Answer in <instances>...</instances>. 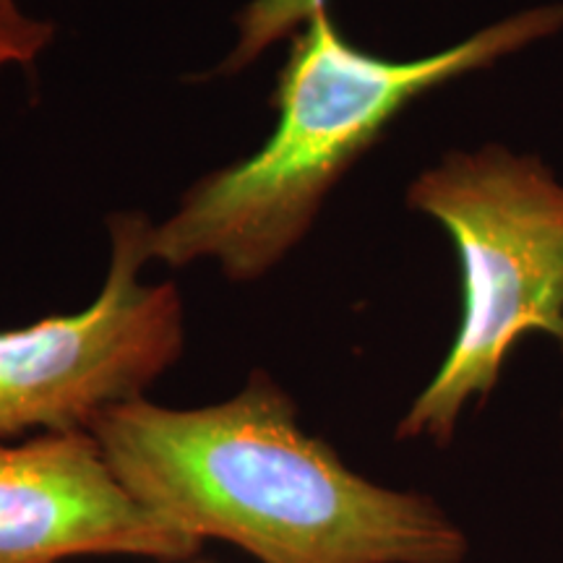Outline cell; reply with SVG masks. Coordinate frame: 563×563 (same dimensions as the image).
<instances>
[{"instance_id":"obj_5","label":"cell","mask_w":563,"mask_h":563,"mask_svg":"<svg viewBox=\"0 0 563 563\" xmlns=\"http://www.w3.org/2000/svg\"><path fill=\"white\" fill-rule=\"evenodd\" d=\"M203 543L141 504L89 431L0 441V563L191 561Z\"/></svg>"},{"instance_id":"obj_3","label":"cell","mask_w":563,"mask_h":563,"mask_svg":"<svg viewBox=\"0 0 563 563\" xmlns=\"http://www.w3.org/2000/svg\"><path fill=\"white\" fill-rule=\"evenodd\" d=\"M407 203L449 230L462 264V323L397 439H454L464 405L496 389L530 332L563 347V186L538 159L488 146L449 154L412 183Z\"/></svg>"},{"instance_id":"obj_7","label":"cell","mask_w":563,"mask_h":563,"mask_svg":"<svg viewBox=\"0 0 563 563\" xmlns=\"http://www.w3.org/2000/svg\"><path fill=\"white\" fill-rule=\"evenodd\" d=\"M55 37L51 21L32 16L19 0H0V70H34L40 55Z\"/></svg>"},{"instance_id":"obj_2","label":"cell","mask_w":563,"mask_h":563,"mask_svg":"<svg viewBox=\"0 0 563 563\" xmlns=\"http://www.w3.org/2000/svg\"><path fill=\"white\" fill-rule=\"evenodd\" d=\"M563 26L543 5L485 26L420 60L365 53L323 11L292 37L272 104V136L251 157L196 180L152 230V258L183 269L214 262L230 282H256L287 258L342 180L405 108L470 70L490 66Z\"/></svg>"},{"instance_id":"obj_1","label":"cell","mask_w":563,"mask_h":563,"mask_svg":"<svg viewBox=\"0 0 563 563\" xmlns=\"http://www.w3.org/2000/svg\"><path fill=\"white\" fill-rule=\"evenodd\" d=\"M89 433L141 504L199 543L224 540L258 563L467 559V534L431 496L352 473L302 431L292 397L266 371L207 407L131 399Z\"/></svg>"},{"instance_id":"obj_6","label":"cell","mask_w":563,"mask_h":563,"mask_svg":"<svg viewBox=\"0 0 563 563\" xmlns=\"http://www.w3.org/2000/svg\"><path fill=\"white\" fill-rule=\"evenodd\" d=\"M323 11H329V0H251L238 13V42L220 66V74L230 76L251 66L264 51L285 37H295Z\"/></svg>"},{"instance_id":"obj_4","label":"cell","mask_w":563,"mask_h":563,"mask_svg":"<svg viewBox=\"0 0 563 563\" xmlns=\"http://www.w3.org/2000/svg\"><path fill=\"white\" fill-rule=\"evenodd\" d=\"M102 292L79 313L0 332V441L89 431L104 410L144 397L186 350L173 282H144L154 222L112 214Z\"/></svg>"}]
</instances>
